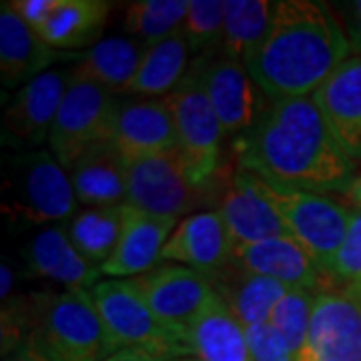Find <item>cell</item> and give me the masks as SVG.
<instances>
[{
  "instance_id": "d6986e66",
  "label": "cell",
  "mask_w": 361,
  "mask_h": 361,
  "mask_svg": "<svg viewBox=\"0 0 361 361\" xmlns=\"http://www.w3.org/2000/svg\"><path fill=\"white\" fill-rule=\"evenodd\" d=\"M343 153L361 163V56L353 54L313 94Z\"/></svg>"
},
{
  "instance_id": "d6a6232c",
  "label": "cell",
  "mask_w": 361,
  "mask_h": 361,
  "mask_svg": "<svg viewBox=\"0 0 361 361\" xmlns=\"http://www.w3.org/2000/svg\"><path fill=\"white\" fill-rule=\"evenodd\" d=\"M323 271L331 285H361V209H353L348 235Z\"/></svg>"
},
{
  "instance_id": "74e56055",
  "label": "cell",
  "mask_w": 361,
  "mask_h": 361,
  "mask_svg": "<svg viewBox=\"0 0 361 361\" xmlns=\"http://www.w3.org/2000/svg\"><path fill=\"white\" fill-rule=\"evenodd\" d=\"M13 285H14L13 267H11L8 263H2V267H0V297H2V301L11 299Z\"/></svg>"
},
{
  "instance_id": "7c38bea8",
  "label": "cell",
  "mask_w": 361,
  "mask_h": 361,
  "mask_svg": "<svg viewBox=\"0 0 361 361\" xmlns=\"http://www.w3.org/2000/svg\"><path fill=\"white\" fill-rule=\"evenodd\" d=\"M205 90L225 135L237 139L257 123L271 103L245 63L223 51L207 54Z\"/></svg>"
},
{
  "instance_id": "ac0fdd59",
  "label": "cell",
  "mask_w": 361,
  "mask_h": 361,
  "mask_svg": "<svg viewBox=\"0 0 361 361\" xmlns=\"http://www.w3.org/2000/svg\"><path fill=\"white\" fill-rule=\"evenodd\" d=\"M177 221L157 217L141 209L125 205V223L116 249L101 267L104 277L133 279L161 263V253L167 245Z\"/></svg>"
},
{
  "instance_id": "8fae6325",
  "label": "cell",
  "mask_w": 361,
  "mask_h": 361,
  "mask_svg": "<svg viewBox=\"0 0 361 361\" xmlns=\"http://www.w3.org/2000/svg\"><path fill=\"white\" fill-rule=\"evenodd\" d=\"M127 281L137 289L149 310L169 329L183 337L185 343L195 317L215 295V287L205 275L173 263H159L151 271Z\"/></svg>"
},
{
  "instance_id": "3957f363",
  "label": "cell",
  "mask_w": 361,
  "mask_h": 361,
  "mask_svg": "<svg viewBox=\"0 0 361 361\" xmlns=\"http://www.w3.org/2000/svg\"><path fill=\"white\" fill-rule=\"evenodd\" d=\"M78 199L66 171L51 151L16 153L2 183V213L11 223L59 225L78 213Z\"/></svg>"
},
{
  "instance_id": "cb8c5ba5",
  "label": "cell",
  "mask_w": 361,
  "mask_h": 361,
  "mask_svg": "<svg viewBox=\"0 0 361 361\" xmlns=\"http://www.w3.org/2000/svg\"><path fill=\"white\" fill-rule=\"evenodd\" d=\"M111 14V2L103 0H54L44 23L35 28L56 51L94 47Z\"/></svg>"
},
{
  "instance_id": "8992f818",
  "label": "cell",
  "mask_w": 361,
  "mask_h": 361,
  "mask_svg": "<svg viewBox=\"0 0 361 361\" xmlns=\"http://www.w3.org/2000/svg\"><path fill=\"white\" fill-rule=\"evenodd\" d=\"M92 299L115 351L139 349L157 360L189 357L191 349L173 329L157 317L127 279L101 281Z\"/></svg>"
},
{
  "instance_id": "5b68a950",
  "label": "cell",
  "mask_w": 361,
  "mask_h": 361,
  "mask_svg": "<svg viewBox=\"0 0 361 361\" xmlns=\"http://www.w3.org/2000/svg\"><path fill=\"white\" fill-rule=\"evenodd\" d=\"M207 54L197 56L177 89L165 97L173 113L177 149L197 185L209 187L221 167L227 137L205 90Z\"/></svg>"
},
{
  "instance_id": "603a6c76",
  "label": "cell",
  "mask_w": 361,
  "mask_h": 361,
  "mask_svg": "<svg viewBox=\"0 0 361 361\" xmlns=\"http://www.w3.org/2000/svg\"><path fill=\"white\" fill-rule=\"evenodd\" d=\"M187 345L191 355L201 361H253L245 327L217 295V291L191 323L187 331Z\"/></svg>"
},
{
  "instance_id": "9c48e42d",
  "label": "cell",
  "mask_w": 361,
  "mask_h": 361,
  "mask_svg": "<svg viewBox=\"0 0 361 361\" xmlns=\"http://www.w3.org/2000/svg\"><path fill=\"white\" fill-rule=\"evenodd\" d=\"M269 195L287 235L325 269L348 235L353 209L337 203L329 195L283 191L273 185H269Z\"/></svg>"
},
{
  "instance_id": "6da1fadb",
  "label": "cell",
  "mask_w": 361,
  "mask_h": 361,
  "mask_svg": "<svg viewBox=\"0 0 361 361\" xmlns=\"http://www.w3.org/2000/svg\"><path fill=\"white\" fill-rule=\"evenodd\" d=\"M235 153L239 169L283 191L348 195L360 175L313 97L271 101Z\"/></svg>"
},
{
  "instance_id": "44dd1931",
  "label": "cell",
  "mask_w": 361,
  "mask_h": 361,
  "mask_svg": "<svg viewBox=\"0 0 361 361\" xmlns=\"http://www.w3.org/2000/svg\"><path fill=\"white\" fill-rule=\"evenodd\" d=\"M59 56V51L26 25L11 2L0 4V80L4 89H20L49 73Z\"/></svg>"
},
{
  "instance_id": "1f68e13d",
  "label": "cell",
  "mask_w": 361,
  "mask_h": 361,
  "mask_svg": "<svg viewBox=\"0 0 361 361\" xmlns=\"http://www.w3.org/2000/svg\"><path fill=\"white\" fill-rule=\"evenodd\" d=\"M225 28V2L223 0H189V11L183 23V32L189 40L191 52L203 56L219 52Z\"/></svg>"
},
{
  "instance_id": "52a82bcc",
  "label": "cell",
  "mask_w": 361,
  "mask_h": 361,
  "mask_svg": "<svg viewBox=\"0 0 361 361\" xmlns=\"http://www.w3.org/2000/svg\"><path fill=\"white\" fill-rule=\"evenodd\" d=\"M116 101L115 92L73 75L49 135L51 153L66 171L87 149L111 141Z\"/></svg>"
},
{
  "instance_id": "83f0119b",
  "label": "cell",
  "mask_w": 361,
  "mask_h": 361,
  "mask_svg": "<svg viewBox=\"0 0 361 361\" xmlns=\"http://www.w3.org/2000/svg\"><path fill=\"white\" fill-rule=\"evenodd\" d=\"M123 223L125 205L85 207L66 221L65 229L78 253L101 269L116 249Z\"/></svg>"
},
{
  "instance_id": "836d02e7",
  "label": "cell",
  "mask_w": 361,
  "mask_h": 361,
  "mask_svg": "<svg viewBox=\"0 0 361 361\" xmlns=\"http://www.w3.org/2000/svg\"><path fill=\"white\" fill-rule=\"evenodd\" d=\"M247 343L253 361H297L295 353L269 323L245 327Z\"/></svg>"
},
{
  "instance_id": "7402d4cb",
  "label": "cell",
  "mask_w": 361,
  "mask_h": 361,
  "mask_svg": "<svg viewBox=\"0 0 361 361\" xmlns=\"http://www.w3.org/2000/svg\"><path fill=\"white\" fill-rule=\"evenodd\" d=\"M80 205L116 207L127 203L129 163L111 141L87 149L68 169Z\"/></svg>"
},
{
  "instance_id": "8d00e7d4",
  "label": "cell",
  "mask_w": 361,
  "mask_h": 361,
  "mask_svg": "<svg viewBox=\"0 0 361 361\" xmlns=\"http://www.w3.org/2000/svg\"><path fill=\"white\" fill-rule=\"evenodd\" d=\"M104 361H161L145 353V351H139V349H121V351H115L111 357H106Z\"/></svg>"
},
{
  "instance_id": "f1b7e54d",
  "label": "cell",
  "mask_w": 361,
  "mask_h": 361,
  "mask_svg": "<svg viewBox=\"0 0 361 361\" xmlns=\"http://www.w3.org/2000/svg\"><path fill=\"white\" fill-rule=\"evenodd\" d=\"M273 4L275 2L269 0H225L221 51L245 63L247 56L257 49L269 28Z\"/></svg>"
},
{
  "instance_id": "5bb4252c",
  "label": "cell",
  "mask_w": 361,
  "mask_h": 361,
  "mask_svg": "<svg viewBox=\"0 0 361 361\" xmlns=\"http://www.w3.org/2000/svg\"><path fill=\"white\" fill-rule=\"evenodd\" d=\"M221 217L231 235L233 249L287 235L283 221L273 205L269 185L245 169H237L221 195Z\"/></svg>"
},
{
  "instance_id": "4dcf8cb0",
  "label": "cell",
  "mask_w": 361,
  "mask_h": 361,
  "mask_svg": "<svg viewBox=\"0 0 361 361\" xmlns=\"http://www.w3.org/2000/svg\"><path fill=\"white\" fill-rule=\"evenodd\" d=\"M317 291L319 289L291 287L289 293L277 303V307L271 313L269 325L287 341V345L295 353V357L301 355V351L307 343L311 313L317 299Z\"/></svg>"
},
{
  "instance_id": "d590c367",
  "label": "cell",
  "mask_w": 361,
  "mask_h": 361,
  "mask_svg": "<svg viewBox=\"0 0 361 361\" xmlns=\"http://www.w3.org/2000/svg\"><path fill=\"white\" fill-rule=\"evenodd\" d=\"M2 361H54L49 355V351L42 348V343L39 341V337L32 336L28 337L26 341H23L18 348L14 349L13 353H8L6 357H2Z\"/></svg>"
},
{
  "instance_id": "f546056e",
  "label": "cell",
  "mask_w": 361,
  "mask_h": 361,
  "mask_svg": "<svg viewBox=\"0 0 361 361\" xmlns=\"http://www.w3.org/2000/svg\"><path fill=\"white\" fill-rule=\"evenodd\" d=\"M189 0H137L125 13V30L145 44H155L183 28Z\"/></svg>"
},
{
  "instance_id": "9a60e30c",
  "label": "cell",
  "mask_w": 361,
  "mask_h": 361,
  "mask_svg": "<svg viewBox=\"0 0 361 361\" xmlns=\"http://www.w3.org/2000/svg\"><path fill=\"white\" fill-rule=\"evenodd\" d=\"M161 263L199 271L213 281L233 263V241L219 211H199L177 223Z\"/></svg>"
},
{
  "instance_id": "30bf717a",
  "label": "cell",
  "mask_w": 361,
  "mask_h": 361,
  "mask_svg": "<svg viewBox=\"0 0 361 361\" xmlns=\"http://www.w3.org/2000/svg\"><path fill=\"white\" fill-rule=\"evenodd\" d=\"M297 361H361V285L317 291L307 343Z\"/></svg>"
},
{
  "instance_id": "d4e9b609",
  "label": "cell",
  "mask_w": 361,
  "mask_h": 361,
  "mask_svg": "<svg viewBox=\"0 0 361 361\" xmlns=\"http://www.w3.org/2000/svg\"><path fill=\"white\" fill-rule=\"evenodd\" d=\"M211 283L243 327L269 323L273 310L291 289L269 277L237 269L233 263Z\"/></svg>"
},
{
  "instance_id": "ba28073f",
  "label": "cell",
  "mask_w": 361,
  "mask_h": 361,
  "mask_svg": "<svg viewBox=\"0 0 361 361\" xmlns=\"http://www.w3.org/2000/svg\"><path fill=\"white\" fill-rule=\"evenodd\" d=\"M205 189L193 180L179 149H171L130 163L125 205L165 219H185L207 203Z\"/></svg>"
},
{
  "instance_id": "e0dca14e",
  "label": "cell",
  "mask_w": 361,
  "mask_h": 361,
  "mask_svg": "<svg viewBox=\"0 0 361 361\" xmlns=\"http://www.w3.org/2000/svg\"><path fill=\"white\" fill-rule=\"evenodd\" d=\"M233 265L245 273L269 277L289 287L323 289L331 285L322 265L289 235L235 247Z\"/></svg>"
},
{
  "instance_id": "484cf974",
  "label": "cell",
  "mask_w": 361,
  "mask_h": 361,
  "mask_svg": "<svg viewBox=\"0 0 361 361\" xmlns=\"http://www.w3.org/2000/svg\"><path fill=\"white\" fill-rule=\"evenodd\" d=\"M191 47L183 28L173 32L167 39L149 44L141 65L123 94L147 97V99H165L183 82L189 73Z\"/></svg>"
},
{
  "instance_id": "4fadbf2b",
  "label": "cell",
  "mask_w": 361,
  "mask_h": 361,
  "mask_svg": "<svg viewBox=\"0 0 361 361\" xmlns=\"http://www.w3.org/2000/svg\"><path fill=\"white\" fill-rule=\"evenodd\" d=\"M73 71H49L16 90L2 116V142L16 151L49 141Z\"/></svg>"
},
{
  "instance_id": "f35d334b",
  "label": "cell",
  "mask_w": 361,
  "mask_h": 361,
  "mask_svg": "<svg viewBox=\"0 0 361 361\" xmlns=\"http://www.w3.org/2000/svg\"><path fill=\"white\" fill-rule=\"evenodd\" d=\"M165 361H201V360H197V357H175V360H165Z\"/></svg>"
},
{
  "instance_id": "e575fe53",
  "label": "cell",
  "mask_w": 361,
  "mask_h": 361,
  "mask_svg": "<svg viewBox=\"0 0 361 361\" xmlns=\"http://www.w3.org/2000/svg\"><path fill=\"white\" fill-rule=\"evenodd\" d=\"M331 6H334V11L339 16L345 32H348L353 54H360L361 56V0L339 2V4H331Z\"/></svg>"
},
{
  "instance_id": "7a4b0ae2",
  "label": "cell",
  "mask_w": 361,
  "mask_h": 361,
  "mask_svg": "<svg viewBox=\"0 0 361 361\" xmlns=\"http://www.w3.org/2000/svg\"><path fill=\"white\" fill-rule=\"evenodd\" d=\"M349 56L353 49L334 6L281 0L245 66L269 101H285L313 97Z\"/></svg>"
},
{
  "instance_id": "ffe728a7",
  "label": "cell",
  "mask_w": 361,
  "mask_h": 361,
  "mask_svg": "<svg viewBox=\"0 0 361 361\" xmlns=\"http://www.w3.org/2000/svg\"><path fill=\"white\" fill-rule=\"evenodd\" d=\"M26 267L32 275L49 279L66 289H92L103 275L78 253L65 229V223L40 227L23 249Z\"/></svg>"
},
{
  "instance_id": "2e32d148",
  "label": "cell",
  "mask_w": 361,
  "mask_h": 361,
  "mask_svg": "<svg viewBox=\"0 0 361 361\" xmlns=\"http://www.w3.org/2000/svg\"><path fill=\"white\" fill-rule=\"evenodd\" d=\"M111 142L129 165L177 149L175 123L167 101L147 97L116 101Z\"/></svg>"
},
{
  "instance_id": "277c9868",
  "label": "cell",
  "mask_w": 361,
  "mask_h": 361,
  "mask_svg": "<svg viewBox=\"0 0 361 361\" xmlns=\"http://www.w3.org/2000/svg\"><path fill=\"white\" fill-rule=\"evenodd\" d=\"M35 336L54 361H104L115 353L90 289L30 295Z\"/></svg>"
},
{
  "instance_id": "4316f807",
  "label": "cell",
  "mask_w": 361,
  "mask_h": 361,
  "mask_svg": "<svg viewBox=\"0 0 361 361\" xmlns=\"http://www.w3.org/2000/svg\"><path fill=\"white\" fill-rule=\"evenodd\" d=\"M149 49L133 37H111L99 40L85 54L78 56L73 75L101 85L111 92H125Z\"/></svg>"
}]
</instances>
